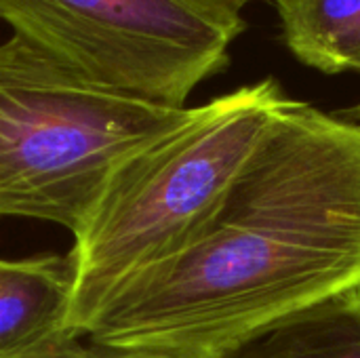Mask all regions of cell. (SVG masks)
<instances>
[{
	"instance_id": "cell-1",
	"label": "cell",
	"mask_w": 360,
	"mask_h": 358,
	"mask_svg": "<svg viewBox=\"0 0 360 358\" xmlns=\"http://www.w3.org/2000/svg\"><path fill=\"white\" fill-rule=\"evenodd\" d=\"M360 285V124L289 99L205 224L124 281L84 335L167 358H209Z\"/></svg>"
},
{
	"instance_id": "cell-2",
	"label": "cell",
	"mask_w": 360,
	"mask_h": 358,
	"mask_svg": "<svg viewBox=\"0 0 360 358\" xmlns=\"http://www.w3.org/2000/svg\"><path fill=\"white\" fill-rule=\"evenodd\" d=\"M289 101L266 78L196 106L179 129L122 160L74 234L68 327L84 335L105 300L205 224L272 116Z\"/></svg>"
},
{
	"instance_id": "cell-3",
	"label": "cell",
	"mask_w": 360,
	"mask_h": 358,
	"mask_svg": "<svg viewBox=\"0 0 360 358\" xmlns=\"http://www.w3.org/2000/svg\"><path fill=\"white\" fill-rule=\"evenodd\" d=\"M194 110L93 82L11 34L0 42V217L51 222L76 234L114 169L186 124Z\"/></svg>"
},
{
	"instance_id": "cell-4",
	"label": "cell",
	"mask_w": 360,
	"mask_h": 358,
	"mask_svg": "<svg viewBox=\"0 0 360 358\" xmlns=\"http://www.w3.org/2000/svg\"><path fill=\"white\" fill-rule=\"evenodd\" d=\"M0 19L93 82L171 108L230 63L247 27L213 0H0Z\"/></svg>"
},
{
	"instance_id": "cell-5",
	"label": "cell",
	"mask_w": 360,
	"mask_h": 358,
	"mask_svg": "<svg viewBox=\"0 0 360 358\" xmlns=\"http://www.w3.org/2000/svg\"><path fill=\"white\" fill-rule=\"evenodd\" d=\"M74 257L0 260V354L70 331Z\"/></svg>"
},
{
	"instance_id": "cell-6",
	"label": "cell",
	"mask_w": 360,
	"mask_h": 358,
	"mask_svg": "<svg viewBox=\"0 0 360 358\" xmlns=\"http://www.w3.org/2000/svg\"><path fill=\"white\" fill-rule=\"evenodd\" d=\"M209 358H360V285L283 314Z\"/></svg>"
},
{
	"instance_id": "cell-7",
	"label": "cell",
	"mask_w": 360,
	"mask_h": 358,
	"mask_svg": "<svg viewBox=\"0 0 360 358\" xmlns=\"http://www.w3.org/2000/svg\"><path fill=\"white\" fill-rule=\"evenodd\" d=\"M289 51L325 74L360 72V0H274Z\"/></svg>"
},
{
	"instance_id": "cell-8",
	"label": "cell",
	"mask_w": 360,
	"mask_h": 358,
	"mask_svg": "<svg viewBox=\"0 0 360 358\" xmlns=\"http://www.w3.org/2000/svg\"><path fill=\"white\" fill-rule=\"evenodd\" d=\"M78 340H80L78 333L63 331V333H57L40 344L27 346L23 350L0 354V358H78L84 350V346Z\"/></svg>"
},
{
	"instance_id": "cell-9",
	"label": "cell",
	"mask_w": 360,
	"mask_h": 358,
	"mask_svg": "<svg viewBox=\"0 0 360 358\" xmlns=\"http://www.w3.org/2000/svg\"><path fill=\"white\" fill-rule=\"evenodd\" d=\"M78 358H167L156 352L148 350H135V348H114V346H101V344H91L84 346L82 354Z\"/></svg>"
},
{
	"instance_id": "cell-10",
	"label": "cell",
	"mask_w": 360,
	"mask_h": 358,
	"mask_svg": "<svg viewBox=\"0 0 360 358\" xmlns=\"http://www.w3.org/2000/svg\"><path fill=\"white\" fill-rule=\"evenodd\" d=\"M338 116H342V118H346V120H352V122H359L360 124V101L359 103H354L352 108H346V110L338 112Z\"/></svg>"
},
{
	"instance_id": "cell-11",
	"label": "cell",
	"mask_w": 360,
	"mask_h": 358,
	"mask_svg": "<svg viewBox=\"0 0 360 358\" xmlns=\"http://www.w3.org/2000/svg\"><path fill=\"white\" fill-rule=\"evenodd\" d=\"M213 2H217V4H221V6H226V8H230V11L240 13L243 6H247V4L253 2V0H213Z\"/></svg>"
}]
</instances>
